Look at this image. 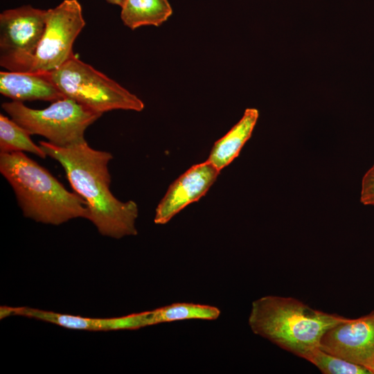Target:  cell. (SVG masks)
Returning a JSON list of instances; mask_svg holds the SVG:
<instances>
[{
    "label": "cell",
    "mask_w": 374,
    "mask_h": 374,
    "mask_svg": "<svg viewBox=\"0 0 374 374\" xmlns=\"http://www.w3.org/2000/svg\"><path fill=\"white\" fill-rule=\"evenodd\" d=\"M39 145L62 166L72 188L87 203V220L100 234L114 239L137 234L136 203L121 202L110 190V152L95 150L87 141L64 147L44 141Z\"/></svg>",
    "instance_id": "6da1fadb"
},
{
    "label": "cell",
    "mask_w": 374,
    "mask_h": 374,
    "mask_svg": "<svg viewBox=\"0 0 374 374\" xmlns=\"http://www.w3.org/2000/svg\"><path fill=\"white\" fill-rule=\"evenodd\" d=\"M0 172L12 187L24 217L58 226L87 219V203L23 152L0 153Z\"/></svg>",
    "instance_id": "7a4b0ae2"
},
{
    "label": "cell",
    "mask_w": 374,
    "mask_h": 374,
    "mask_svg": "<svg viewBox=\"0 0 374 374\" xmlns=\"http://www.w3.org/2000/svg\"><path fill=\"white\" fill-rule=\"evenodd\" d=\"M346 319L292 297L268 295L253 301L248 323L254 334L305 359L328 329Z\"/></svg>",
    "instance_id": "3957f363"
},
{
    "label": "cell",
    "mask_w": 374,
    "mask_h": 374,
    "mask_svg": "<svg viewBox=\"0 0 374 374\" xmlns=\"http://www.w3.org/2000/svg\"><path fill=\"white\" fill-rule=\"evenodd\" d=\"M49 73L65 97L102 114L116 109H144L143 102L135 94L75 55Z\"/></svg>",
    "instance_id": "277c9868"
},
{
    "label": "cell",
    "mask_w": 374,
    "mask_h": 374,
    "mask_svg": "<svg viewBox=\"0 0 374 374\" xmlns=\"http://www.w3.org/2000/svg\"><path fill=\"white\" fill-rule=\"evenodd\" d=\"M1 107L31 135L42 136L60 147L86 141V130L103 115L67 97L52 102L42 109H32L15 100L2 103Z\"/></svg>",
    "instance_id": "5b68a950"
},
{
    "label": "cell",
    "mask_w": 374,
    "mask_h": 374,
    "mask_svg": "<svg viewBox=\"0 0 374 374\" xmlns=\"http://www.w3.org/2000/svg\"><path fill=\"white\" fill-rule=\"evenodd\" d=\"M46 10L30 5L0 14V65L8 71L29 70L46 26Z\"/></svg>",
    "instance_id": "8992f818"
},
{
    "label": "cell",
    "mask_w": 374,
    "mask_h": 374,
    "mask_svg": "<svg viewBox=\"0 0 374 374\" xmlns=\"http://www.w3.org/2000/svg\"><path fill=\"white\" fill-rule=\"evenodd\" d=\"M84 26L78 0H64L46 10L44 31L27 72L51 73L60 68L74 55L73 43Z\"/></svg>",
    "instance_id": "52a82bcc"
},
{
    "label": "cell",
    "mask_w": 374,
    "mask_h": 374,
    "mask_svg": "<svg viewBox=\"0 0 374 374\" xmlns=\"http://www.w3.org/2000/svg\"><path fill=\"white\" fill-rule=\"evenodd\" d=\"M319 348L364 366L373 374L374 311L357 319H346L328 329Z\"/></svg>",
    "instance_id": "ba28073f"
},
{
    "label": "cell",
    "mask_w": 374,
    "mask_h": 374,
    "mask_svg": "<svg viewBox=\"0 0 374 374\" xmlns=\"http://www.w3.org/2000/svg\"><path fill=\"white\" fill-rule=\"evenodd\" d=\"M220 172L207 160L190 167L169 186L156 208L154 223L166 224L188 204L198 201L214 184Z\"/></svg>",
    "instance_id": "9c48e42d"
},
{
    "label": "cell",
    "mask_w": 374,
    "mask_h": 374,
    "mask_svg": "<svg viewBox=\"0 0 374 374\" xmlns=\"http://www.w3.org/2000/svg\"><path fill=\"white\" fill-rule=\"evenodd\" d=\"M0 93L19 102L35 100L54 102L66 98L49 73L1 71Z\"/></svg>",
    "instance_id": "30bf717a"
},
{
    "label": "cell",
    "mask_w": 374,
    "mask_h": 374,
    "mask_svg": "<svg viewBox=\"0 0 374 374\" xmlns=\"http://www.w3.org/2000/svg\"><path fill=\"white\" fill-rule=\"evenodd\" d=\"M258 116V109H247L241 119L214 143L207 161L220 171L232 162L251 137Z\"/></svg>",
    "instance_id": "8fae6325"
},
{
    "label": "cell",
    "mask_w": 374,
    "mask_h": 374,
    "mask_svg": "<svg viewBox=\"0 0 374 374\" xmlns=\"http://www.w3.org/2000/svg\"><path fill=\"white\" fill-rule=\"evenodd\" d=\"M12 314L13 316L35 319L72 330L87 331L122 330L121 317L91 318L30 307H12Z\"/></svg>",
    "instance_id": "7c38bea8"
},
{
    "label": "cell",
    "mask_w": 374,
    "mask_h": 374,
    "mask_svg": "<svg viewBox=\"0 0 374 374\" xmlns=\"http://www.w3.org/2000/svg\"><path fill=\"white\" fill-rule=\"evenodd\" d=\"M121 18L132 30L141 26H159L172 15L168 0H123Z\"/></svg>",
    "instance_id": "4fadbf2b"
},
{
    "label": "cell",
    "mask_w": 374,
    "mask_h": 374,
    "mask_svg": "<svg viewBox=\"0 0 374 374\" xmlns=\"http://www.w3.org/2000/svg\"><path fill=\"white\" fill-rule=\"evenodd\" d=\"M30 135L12 119L0 114V153L28 152L45 159L46 152L32 141Z\"/></svg>",
    "instance_id": "5bb4252c"
},
{
    "label": "cell",
    "mask_w": 374,
    "mask_h": 374,
    "mask_svg": "<svg viewBox=\"0 0 374 374\" xmlns=\"http://www.w3.org/2000/svg\"><path fill=\"white\" fill-rule=\"evenodd\" d=\"M324 374H371L365 367L330 354L319 347L305 358Z\"/></svg>",
    "instance_id": "9a60e30c"
},
{
    "label": "cell",
    "mask_w": 374,
    "mask_h": 374,
    "mask_svg": "<svg viewBox=\"0 0 374 374\" xmlns=\"http://www.w3.org/2000/svg\"><path fill=\"white\" fill-rule=\"evenodd\" d=\"M360 202L364 205L374 206V164L363 177Z\"/></svg>",
    "instance_id": "2e32d148"
},
{
    "label": "cell",
    "mask_w": 374,
    "mask_h": 374,
    "mask_svg": "<svg viewBox=\"0 0 374 374\" xmlns=\"http://www.w3.org/2000/svg\"><path fill=\"white\" fill-rule=\"evenodd\" d=\"M12 316V307L7 305H1L0 307V318L1 319L8 317Z\"/></svg>",
    "instance_id": "e0dca14e"
},
{
    "label": "cell",
    "mask_w": 374,
    "mask_h": 374,
    "mask_svg": "<svg viewBox=\"0 0 374 374\" xmlns=\"http://www.w3.org/2000/svg\"><path fill=\"white\" fill-rule=\"evenodd\" d=\"M109 3L121 6L123 2V0H105Z\"/></svg>",
    "instance_id": "ac0fdd59"
},
{
    "label": "cell",
    "mask_w": 374,
    "mask_h": 374,
    "mask_svg": "<svg viewBox=\"0 0 374 374\" xmlns=\"http://www.w3.org/2000/svg\"><path fill=\"white\" fill-rule=\"evenodd\" d=\"M373 374H374V371H373Z\"/></svg>",
    "instance_id": "d6986e66"
}]
</instances>
